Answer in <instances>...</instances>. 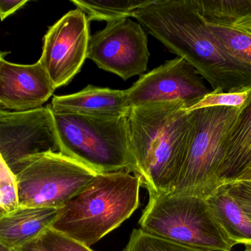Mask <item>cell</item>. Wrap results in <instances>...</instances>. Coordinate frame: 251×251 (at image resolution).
<instances>
[{
  "instance_id": "obj_11",
  "label": "cell",
  "mask_w": 251,
  "mask_h": 251,
  "mask_svg": "<svg viewBox=\"0 0 251 251\" xmlns=\"http://www.w3.org/2000/svg\"><path fill=\"white\" fill-rule=\"evenodd\" d=\"M203 80L187 60L177 57L142 75L126 89L128 106L170 101H184L193 106L212 91Z\"/></svg>"
},
{
  "instance_id": "obj_17",
  "label": "cell",
  "mask_w": 251,
  "mask_h": 251,
  "mask_svg": "<svg viewBox=\"0 0 251 251\" xmlns=\"http://www.w3.org/2000/svg\"><path fill=\"white\" fill-rule=\"evenodd\" d=\"M206 200L218 222L236 245L251 243V220L224 185L211 193Z\"/></svg>"
},
{
  "instance_id": "obj_24",
  "label": "cell",
  "mask_w": 251,
  "mask_h": 251,
  "mask_svg": "<svg viewBox=\"0 0 251 251\" xmlns=\"http://www.w3.org/2000/svg\"><path fill=\"white\" fill-rule=\"evenodd\" d=\"M27 2V0H0V20L7 19Z\"/></svg>"
},
{
  "instance_id": "obj_26",
  "label": "cell",
  "mask_w": 251,
  "mask_h": 251,
  "mask_svg": "<svg viewBox=\"0 0 251 251\" xmlns=\"http://www.w3.org/2000/svg\"><path fill=\"white\" fill-rule=\"evenodd\" d=\"M0 251H16L7 246L3 245L2 243H0Z\"/></svg>"
},
{
  "instance_id": "obj_4",
  "label": "cell",
  "mask_w": 251,
  "mask_h": 251,
  "mask_svg": "<svg viewBox=\"0 0 251 251\" xmlns=\"http://www.w3.org/2000/svg\"><path fill=\"white\" fill-rule=\"evenodd\" d=\"M60 153L97 173L128 171L136 175L126 115L116 117L53 112Z\"/></svg>"
},
{
  "instance_id": "obj_18",
  "label": "cell",
  "mask_w": 251,
  "mask_h": 251,
  "mask_svg": "<svg viewBox=\"0 0 251 251\" xmlns=\"http://www.w3.org/2000/svg\"><path fill=\"white\" fill-rule=\"evenodd\" d=\"M151 0H72L86 15L88 22H107L132 17L133 13L150 4Z\"/></svg>"
},
{
  "instance_id": "obj_23",
  "label": "cell",
  "mask_w": 251,
  "mask_h": 251,
  "mask_svg": "<svg viewBox=\"0 0 251 251\" xmlns=\"http://www.w3.org/2000/svg\"><path fill=\"white\" fill-rule=\"evenodd\" d=\"M224 186L228 194L251 220V179L240 180Z\"/></svg>"
},
{
  "instance_id": "obj_2",
  "label": "cell",
  "mask_w": 251,
  "mask_h": 251,
  "mask_svg": "<svg viewBox=\"0 0 251 251\" xmlns=\"http://www.w3.org/2000/svg\"><path fill=\"white\" fill-rule=\"evenodd\" d=\"M184 101L149 103L126 114L130 150L142 185L149 195L169 193L187 157L193 127Z\"/></svg>"
},
{
  "instance_id": "obj_9",
  "label": "cell",
  "mask_w": 251,
  "mask_h": 251,
  "mask_svg": "<svg viewBox=\"0 0 251 251\" xmlns=\"http://www.w3.org/2000/svg\"><path fill=\"white\" fill-rule=\"evenodd\" d=\"M89 22L83 11L70 10L49 28L39 63L54 88L67 85L80 71L88 54Z\"/></svg>"
},
{
  "instance_id": "obj_16",
  "label": "cell",
  "mask_w": 251,
  "mask_h": 251,
  "mask_svg": "<svg viewBox=\"0 0 251 251\" xmlns=\"http://www.w3.org/2000/svg\"><path fill=\"white\" fill-rule=\"evenodd\" d=\"M57 208L21 206L0 219V243L16 251L38 240L51 228Z\"/></svg>"
},
{
  "instance_id": "obj_13",
  "label": "cell",
  "mask_w": 251,
  "mask_h": 251,
  "mask_svg": "<svg viewBox=\"0 0 251 251\" xmlns=\"http://www.w3.org/2000/svg\"><path fill=\"white\" fill-rule=\"evenodd\" d=\"M55 91L39 61L22 65L0 60V109L26 112L42 107Z\"/></svg>"
},
{
  "instance_id": "obj_14",
  "label": "cell",
  "mask_w": 251,
  "mask_h": 251,
  "mask_svg": "<svg viewBox=\"0 0 251 251\" xmlns=\"http://www.w3.org/2000/svg\"><path fill=\"white\" fill-rule=\"evenodd\" d=\"M51 112L87 116L116 117L129 111L126 90H114L89 85L75 94L54 96Z\"/></svg>"
},
{
  "instance_id": "obj_19",
  "label": "cell",
  "mask_w": 251,
  "mask_h": 251,
  "mask_svg": "<svg viewBox=\"0 0 251 251\" xmlns=\"http://www.w3.org/2000/svg\"><path fill=\"white\" fill-rule=\"evenodd\" d=\"M123 251H205L182 246L161 237L134 229Z\"/></svg>"
},
{
  "instance_id": "obj_12",
  "label": "cell",
  "mask_w": 251,
  "mask_h": 251,
  "mask_svg": "<svg viewBox=\"0 0 251 251\" xmlns=\"http://www.w3.org/2000/svg\"><path fill=\"white\" fill-rule=\"evenodd\" d=\"M193 1L224 47L251 67V0Z\"/></svg>"
},
{
  "instance_id": "obj_29",
  "label": "cell",
  "mask_w": 251,
  "mask_h": 251,
  "mask_svg": "<svg viewBox=\"0 0 251 251\" xmlns=\"http://www.w3.org/2000/svg\"></svg>"
},
{
  "instance_id": "obj_6",
  "label": "cell",
  "mask_w": 251,
  "mask_h": 251,
  "mask_svg": "<svg viewBox=\"0 0 251 251\" xmlns=\"http://www.w3.org/2000/svg\"><path fill=\"white\" fill-rule=\"evenodd\" d=\"M240 108L193 111V127L187 157L171 193L207 197L221 187L224 144Z\"/></svg>"
},
{
  "instance_id": "obj_7",
  "label": "cell",
  "mask_w": 251,
  "mask_h": 251,
  "mask_svg": "<svg viewBox=\"0 0 251 251\" xmlns=\"http://www.w3.org/2000/svg\"><path fill=\"white\" fill-rule=\"evenodd\" d=\"M11 171L17 182L19 206L57 209L85 188L97 174L59 152L22 159Z\"/></svg>"
},
{
  "instance_id": "obj_15",
  "label": "cell",
  "mask_w": 251,
  "mask_h": 251,
  "mask_svg": "<svg viewBox=\"0 0 251 251\" xmlns=\"http://www.w3.org/2000/svg\"><path fill=\"white\" fill-rule=\"evenodd\" d=\"M251 178V89L224 144L220 185Z\"/></svg>"
},
{
  "instance_id": "obj_27",
  "label": "cell",
  "mask_w": 251,
  "mask_h": 251,
  "mask_svg": "<svg viewBox=\"0 0 251 251\" xmlns=\"http://www.w3.org/2000/svg\"><path fill=\"white\" fill-rule=\"evenodd\" d=\"M244 246V251H251V243H246V244H245Z\"/></svg>"
},
{
  "instance_id": "obj_10",
  "label": "cell",
  "mask_w": 251,
  "mask_h": 251,
  "mask_svg": "<svg viewBox=\"0 0 251 251\" xmlns=\"http://www.w3.org/2000/svg\"><path fill=\"white\" fill-rule=\"evenodd\" d=\"M59 152L50 105L26 112L0 109V155L11 169L22 159Z\"/></svg>"
},
{
  "instance_id": "obj_21",
  "label": "cell",
  "mask_w": 251,
  "mask_h": 251,
  "mask_svg": "<svg viewBox=\"0 0 251 251\" xmlns=\"http://www.w3.org/2000/svg\"><path fill=\"white\" fill-rule=\"evenodd\" d=\"M249 94V90L231 93L212 91L196 104L188 108L187 111L193 112L198 109L214 107L241 108L247 101Z\"/></svg>"
},
{
  "instance_id": "obj_25",
  "label": "cell",
  "mask_w": 251,
  "mask_h": 251,
  "mask_svg": "<svg viewBox=\"0 0 251 251\" xmlns=\"http://www.w3.org/2000/svg\"><path fill=\"white\" fill-rule=\"evenodd\" d=\"M16 251H47V250L43 247L41 242L39 241V239H38Z\"/></svg>"
},
{
  "instance_id": "obj_8",
  "label": "cell",
  "mask_w": 251,
  "mask_h": 251,
  "mask_svg": "<svg viewBox=\"0 0 251 251\" xmlns=\"http://www.w3.org/2000/svg\"><path fill=\"white\" fill-rule=\"evenodd\" d=\"M149 57L146 31L129 18L107 22L91 36L87 54L100 69L125 81L144 73Z\"/></svg>"
},
{
  "instance_id": "obj_28",
  "label": "cell",
  "mask_w": 251,
  "mask_h": 251,
  "mask_svg": "<svg viewBox=\"0 0 251 251\" xmlns=\"http://www.w3.org/2000/svg\"><path fill=\"white\" fill-rule=\"evenodd\" d=\"M9 53H7V52H1L0 51V60L1 59L4 58L5 57V56H7V54H8Z\"/></svg>"
},
{
  "instance_id": "obj_5",
  "label": "cell",
  "mask_w": 251,
  "mask_h": 251,
  "mask_svg": "<svg viewBox=\"0 0 251 251\" xmlns=\"http://www.w3.org/2000/svg\"><path fill=\"white\" fill-rule=\"evenodd\" d=\"M148 234L205 251H231L227 235L206 197L178 193L149 195L139 221Z\"/></svg>"
},
{
  "instance_id": "obj_20",
  "label": "cell",
  "mask_w": 251,
  "mask_h": 251,
  "mask_svg": "<svg viewBox=\"0 0 251 251\" xmlns=\"http://www.w3.org/2000/svg\"><path fill=\"white\" fill-rule=\"evenodd\" d=\"M19 207L16 177L0 155V219Z\"/></svg>"
},
{
  "instance_id": "obj_3",
  "label": "cell",
  "mask_w": 251,
  "mask_h": 251,
  "mask_svg": "<svg viewBox=\"0 0 251 251\" xmlns=\"http://www.w3.org/2000/svg\"><path fill=\"white\" fill-rule=\"evenodd\" d=\"M141 186L140 178L128 171L97 173L58 209L51 228L91 247L135 212Z\"/></svg>"
},
{
  "instance_id": "obj_22",
  "label": "cell",
  "mask_w": 251,
  "mask_h": 251,
  "mask_svg": "<svg viewBox=\"0 0 251 251\" xmlns=\"http://www.w3.org/2000/svg\"><path fill=\"white\" fill-rule=\"evenodd\" d=\"M47 251H94L89 246L50 228L39 238Z\"/></svg>"
},
{
  "instance_id": "obj_1",
  "label": "cell",
  "mask_w": 251,
  "mask_h": 251,
  "mask_svg": "<svg viewBox=\"0 0 251 251\" xmlns=\"http://www.w3.org/2000/svg\"><path fill=\"white\" fill-rule=\"evenodd\" d=\"M145 31L187 60L212 91L251 89V67L233 56L206 25L193 0H153L133 13Z\"/></svg>"
}]
</instances>
